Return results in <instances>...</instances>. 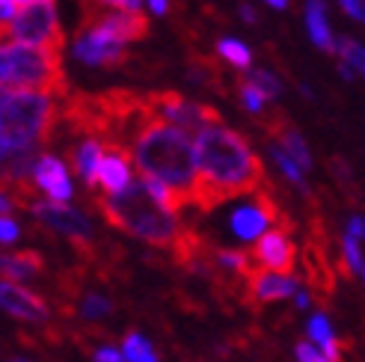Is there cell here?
<instances>
[{"label": "cell", "instance_id": "6da1fadb", "mask_svg": "<svg viewBox=\"0 0 365 362\" xmlns=\"http://www.w3.org/2000/svg\"><path fill=\"white\" fill-rule=\"evenodd\" d=\"M196 208L214 211L235 196H247L262 190L264 167L262 157L252 152L250 143L223 122H214L196 137Z\"/></svg>", "mask_w": 365, "mask_h": 362}, {"label": "cell", "instance_id": "7a4b0ae2", "mask_svg": "<svg viewBox=\"0 0 365 362\" xmlns=\"http://www.w3.org/2000/svg\"><path fill=\"white\" fill-rule=\"evenodd\" d=\"M134 164L143 178H158L170 190H175L185 205L196 202L199 164H196V140L175 125L152 116L137 131L131 143Z\"/></svg>", "mask_w": 365, "mask_h": 362}, {"label": "cell", "instance_id": "3957f363", "mask_svg": "<svg viewBox=\"0 0 365 362\" xmlns=\"http://www.w3.org/2000/svg\"><path fill=\"white\" fill-rule=\"evenodd\" d=\"M53 125H57V101L51 93L0 95V146L6 152V160L42 155V146L53 134Z\"/></svg>", "mask_w": 365, "mask_h": 362}, {"label": "cell", "instance_id": "277c9868", "mask_svg": "<svg viewBox=\"0 0 365 362\" xmlns=\"http://www.w3.org/2000/svg\"><path fill=\"white\" fill-rule=\"evenodd\" d=\"M98 211L104 214L107 223L155 247H175L181 238L178 217L160 208L140 178L119 196H101Z\"/></svg>", "mask_w": 365, "mask_h": 362}, {"label": "cell", "instance_id": "5b68a950", "mask_svg": "<svg viewBox=\"0 0 365 362\" xmlns=\"http://www.w3.org/2000/svg\"><path fill=\"white\" fill-rule=\"evenodd\" d=\"M63 57L18 42H0V95L6 93H51L66 95Z\"/></svg>", "mask_w": 365, "mask_h": 362}, {"label": "cell", "instance_id": "8992f818", "mask_svg": "<svg viewBox=\"0 0 365 362\" xmlns=\"http://www.w3.org/2000/svg\"><path fill=\"white\" fill-rule=\"evenodd\" d=\"M9 36L18 45L63 53L66 36L57 18V0H30L27 6L18 9L15 21L9 24Z\"/></svg>", "mask_w": 365, "mask_h": 362}, {"label": "cell", "instance_id": "52a82bcc", "mask_svg": "<svg viewBox=\"0 0 365 362\" xmlns=\"http://www.w3.org/2000/svg\"><path fill=\"white\" fill-rule=\"evenodd\" d=\"M145 110L163 122L175 125V128H181L190 137H199L208 125L220 122V113H217L214 107L187 101L178 93H145Z\"/></svg>", "mask_w": 365, "mask_h": 362}, {"label": "cell", "instance_id": "ba28073f", "mask_svg": "<svg viewBox=\"0 0 365 362\" xmlns=\"http://www.w3.org/2000/svg\"><path fill=\"white\" fill-rule=\"evenodd\" d=\"M270 223L285 226V217L264 190H255L250 202L235 208L229 217V229L238 241H259L264 232H270Z\"/></svg>", "mask_w": 365, "mask_h": 362}, {"label": "cell", "instance_id": "9c48e42d", "mask_svg": "<svg viewBox=\"0 0 365 362\" xmlns=\"http://www.w3.org/2000/svg\"><path fill=\"white\" fill-rule=\"evenodd\" d=\"M252 259L259 262L262 270H270V274H291V267L297 262V249L288 238V226H277L264 232L259 241H255Z\"/></svg>", "mask_w": 365, "mask_h": 362}, {"label": "cell", "instance_id": "30bf717a", "mask_svg": "<svg viewBox=\"0 0 365 362\" xmlns=\"http://www.w3.org/2000/svg\"><path fill=\"white\" fill-rule=\"evenodd\" d=\"M30 211H33L36 220H42L45 226L66 234V238H71L75 244L78 241H89V234H93V226H89L86 217L81 211H75V208L63 205V202H51V199L48 202H33Z\"/></svg>", "mask_w": 365, "mask_h": 362}, {"label": "cell", "instance_id": "8fae6325", "mask_svg": "<svg viewBox=\"0 0 365 362\" xmlns=\"http://www.w3.org/2000/svg\"><path fill=\"white\" fill-rule=\"evenodd\" d=\"M131 185H134V175H131V164H128V149L116 146V143H104L96 187H101L104 196H119Z\"/></svg>", "mask_w": 365, "mask_h": 362}, {"label": "cell", "instance_id": "7c38bea8", "mask_svg": "<svg viewBox=\"0 0 365 362\" xmlns=\"http://www.w3.org/2000/svg\"><path fill=\"white\" fill-rule=\"evenodd\" d=\"M0 309L9 312L18 321H27V324H42L48 321V306L42 297H36L33 291H27L24 285L18 282H6L0 279Z\"/></svg>", "mask_w": 365, "mask_h": 362}, {"label": "cell", "instance_id": "4fadbf2b", "mask_svg": "<svg viewBox=\"0 0 365 362\" xmlns=\"http://www.w3.org/2000/svg\"><path fill=\"white\" fill-rule=\"evenodd\" d=\"M33 185L39 187L51 202H68L71 199V181H68V172L63 167L60 157L53 155H42L39 160H36L33 167Z\"/></svg>", "mask_w": 365, "mask_h": 362}, {"label": "cell", "instance_id": "5bb4252c", "mask_svg": "<svg viewBox=\"0 0 365 362\" xmlns=\"http://www.w3.org/2000/svg\"><path fill=\"white\" fill-rule=\"evenodd\" d=\"M270 137H273V146H279L303 172L312 170V152H309L303 134L294 128V125H288L282 116H277L270 122Z\"/></svg>", "mask_w": 365, "mask_h": 362}, {"label": "cell", "instance_id": "9a60e30c", "mask_svg": "<svg viewBox=\"0 0 365 362\" xmlns=\"http://www.w3.org/2000/svg\"><path fill=\"white\" fill-rule=\"evenodd\" d=\"M250 288H252V297H259L262 303L297 297V279L285 274H270V270H255L250 276Z\"/></svg>", "mask_w": 365, "mask_h": 362}, {"label": "cell", "instance_id": "2e32d148", "mask_svg": "<svg viewBox=\"0 0 365 362\" xmlns=\"http://www.w3.org/2000/svg\"><path fill=\"white\" fill-rule=\"evenodd\" d=\"M75 57L86 66H119L128 60V51L119 45H101L96 39H89L86 33H81L75 39Z\"/></svg>", "mask_w": 365, "mask_h": 362}, {"label": "cell", "instance_id": "e0dca14e", "mask_svg": "<svg viewBox=\"0 0 365 362\" xmlns=\"http://www.w3.org/2000/svg\"><path fill=\"white\" fill-rule=\"evenodd\" d=\"M42 256L39 252H9V256H0V279L6 282H18V279H30L36 274H42Z\"/></svg>", "mask_w": 365, "mask_h": 362}, {"label": "cell", "instance_id": "ac0fdd59", "mask_svg": "<svg viewBox=\"0 0 365 362\" xmlns=\"http://www.w3.org/2000/svg\"><path fill=\"white\" fill-rule=\"evenodd\" d=\"M306 30L309 39L315 42V48L333 53L336 51V39L330 33V21H327V4L324 0H309L306 4Z\"/></svg>", "mask_w": 365, "mask_h": 362}, {"label": "cell", "instance_id": "d6986e66", "mask_svg": "<svg viewBox=\"0 0 365 362\" xmlns=\"http://www.w3.org/2000/svg\"><path fill=\"white\" fill-rule=\"evenodd\" d=\"M104 155V143L96 137H86L81 143V149L71 152V160H75V170L81 172V178L86 181L89 187H96V175H98V164Z\"/></svg>", "mask_w": 365, "mask_h": 362}, {"label": "cell", "instance_id": "ffe728a7", "mask_svg": "<svg viewBox=\"0 0 365 362\" xmlns=\"http://www.w3.org/2000/svg\"><path fill=\"white\" fill-rule=\"evenodd\" d=\"M309 338L315 341L318 351H324V356L330 362H339V341L330 330V321L324 315H312V321H309Z\"/></svg>", "mask_w": 365, "mask_h": 362}, {"label": "cell", "instance_id": "44dd1931", "mask_svg": "<svg viewBox=\"0 0 365 362\" xmlns=\"http://www.w3.org/2000/svg\"><path fill=\"white\" fill-rule=\"evenodd\" d=\"M270 157H273V164H277V167L282 170V175L291 181V185H294L303 196H309V185H306V178H303V170L294 164V160H291L279 146H270Z\"/></svg>", "mask_w": 365, "mask_h": 362}, {"label": "cell", "instance_id": "7402d4cb", "mask_svg": "<svg viewBox=\"0 0 365 362\" xmlns=\"http://www.w3.org/2000/svg\"><path fill=\"white\" fill-rule=\"evenodd\" d=\"M122 356L125 362H158L152 345L145 341L140 333H128L125 341H122Z\"/></svg>", "mask_w": 365, "mask_h": 362}, {"label": "cell", "instance_id": "603a6c76", "mask_svg": "<svg viewBox=\"0 0 365 362\" xmlns=\"http://www.w3.org/2000/svg\"><path fill=\"white\" fill-rule=\"evenodd\" d=\"M217 53H220L226 63H232L235 68H250V60H252L250 48L238 39H223L220 45H217Z\"/></svg>", "mask_w": 365, "mask_h": 362}, {"label": "cell", "instance_id": "cb8c5ba5", "mask_svg": "<svg viewBox=\"0 0 365 362\" xmlns=\"http://www.w3.org/2000/svg\"><path fill=\"white\" fill-rule=\"evenodd\" d=\"M336 51H339V57H341V63H348L354 71H362V78H365V48L362 45H356L354 39H339L336 42Z\"/></svg>", "mask_w": 365, "mask_h": 362}, {"label": "cell", "instance_id": "d4e9b609", "mask_svg": "<svg viewBox=\"0 0 365 362\" xmlns=\"http://www.w3.org/2000/svg\"><path fill=\"white\" fill-rule=\"evenodd\" d=\"M247 81H250L252 86H259L267 98H273V95H279V93H282L279 78L273 75V71H267V68H252V71H247Z\"/></svg>", "mask_w": 365, "mask_h": 362}, {"label": "cell", "instance_id": "484cf974", "mask_svg": "<svg viewBox=\"0 0 365 362\" xmlns=\"http://www.w3.org/2000/svg\"><path fill=\"white\" fill-rule=\"evenodd\" d=\"M241 104L247 107L250 113H255V116H259V113L264 110V104H267V95L262 93L259 86H252L247 78H241Z\"/></svg>", "mask_w": 365, "mask_h": 362}, {"label": "cell", "instance_id": "4316f807", "mask_svg": "<svg viewBox=\"0 0 365 362\" xmlns=\"http://www.w3.org/2000/svg\"><path fill=\"white\" fill-rule=\"evenodd\" d=\"M341 264H344V270H351V274H362V252H359V241H354L351 234H344L341 238Z\"/></svg>", "mask_w": 365, "mask_h": 362}, {"label": "cell", "instance_id": "83f0119b", "mask_svg": "<svg viewBox=\"0 0 365 362\" xmlns=\"http://www.w3.org/2000/svg\"><path fill=\"white\" fill-rule=\"evenodd\" d=\"M81 312H83V318H104L107 312H110V303H107L104 297H98V294H86L83 303H81Z\"/></svg>", "mask_w": 365, "mask_h": 362}, {"label": "cell", "instance_id": "f1b7e54d", "mask_svg": "<svg viewBox=\"0 0 365 362\" xmlns=\"http://www.w3.org/2000/svg\"><path fill=\"white\" fill-rule=\"evenodd\" d=\"M294 353H297V359H300V362H330V359H327V356L312 345V341H300Z\"/></svg>", "mask_w": 365, "mask_h": 362}, {"label": "cell", "instance_id": "f546056e", "mask_svg": "<svg viewBox=\"0 0 365 362\" xmlns=\"http://www.w3.org/2000/svg\"><path fill=\"white\" fill-rule=\"evenodd\" d=\"M89 4H98V6H113L119 12H140L143 0H89Z\"/></svg>", "mask_w": 365, "mask_h": 362}, {"label": "cell", "instance_id": "4dcf8cb0", "mask_svg": "<svg viewBox=\"0 0 365 362\" xmlns=\"http://www.w3.org/2000/svg\"><path fill=\"white\" fill-rule=\"evenodd\" d=\"M18 241V223L12 217H0V244H12Z\"/></svg>", "mask_w": 365, "mask_h": 362}, {"label": "cell", "instance_id": "1f68e13d", "mask_svg": "<svg viewBox=\"0 0 365 362\" xmlns=\"http://www.w3.org/2000/svg\"><path fill=\"white\" fill-rule=\"evenodd\" d=\"M339 4L354 21H365V0H339Z\"/></svg>", "mask_w": 365, "mask_h": 362}, {"label": "cell", "instance_id": "d6a6232c", "mask_svg": "<svg viewBox=\"0 0 365 362\" xmlns=\"http://www.w3.org/2000/svg\"><path fill=\"white\" fill-rule=\"evenodd\" d=\"M15 15H18V4H15V0H0V27L12 24Z\"/></svg>", "mask_w": 365, "mask_h": 362}, {"label": "cell", "instance_id": "836d02e7", "mask_svg": "<svg viewBox=\"0 0 365 362\" xmlns=\"http://www.w3.org/2000/svg\"><path fill=\"white\" fill-rule=\"evenodd\" d=\"M348 234L354 241H365V220L362 217H351V223H348Z\"/></svg>", "mask_w": 365, "mask_h": 362}, {"label": "cell", "instance_id": "e575fe53", "mask_svg": "<svg viewBox=\"0 0 365 362\" xmlns=\"http://www.w3.org/2000/svg\"><path fill=\"white\" fill-rule=\"evenodd\" d=\"M96 362H125V356L113 348H101V351H96Z\"/></svg>", "mask_w": 365, "mask_h": 362}, {"label": "cell", "instance_id": "d590c367", "mask_svg": "<svg viewBox=\"0 0 365 362\" xmlns=\"http://www.w3.org/2000/svg\"><path fill=\"white\" fill-rule=\"evenodd\" d=\"M149 9H152L155 15H167V9H170V0H149Z\"/></svg>", "mask_w": 365, "mask_h": 362}, {"label": "cell", "instance_id": "8d00e7d4", "mask_svg": "<svg viewBox=\"0 0 365 362\" xmlns=\"http://www.w3.org/2000/svg\"><path fill=\"white\" fill-rule=\"evenodd\" d=\"M241 15L247 18V21H250V24H255V21H259V12H255V9L250 6V4H244V6H241Z\"/></svg>", "mask_w": 365, "mask_h": 362}, {"label": "cell", "instance_id": "74e56055", "mask_svg": "<svg viewBox=\"0 0 365 362\" xmlns=\"http://www.w3.org/2000/svg\"><path fill=\"white\" fill-rule=\"evenodd\" d=\"M9 211H12V199L0 193V217H9Z\"/></svg>", "mask_w": 365, "mask_h": 362}, {"label": "cell", "instance_id": "f35d334b", "mask_svg": "<svg viewBox=\"0 0 365 362\" xmlns=\"http://www.w3.org/2000/svg\"><path fill=\"white\" fill-rule=\"evenodd\" d=\"M339 71H341V78H344V81H354V68H351L348 63H339Z\"/></svg>", "mask_w": 365, "mask_h": 362}, {"label": "cell", "instance_id": "ab89813d", "mask_svg": "<svg viewBox=\"0 0 365 362\" xmlns=\"http://www.w3.org/2000/svg\"><path fill=\"white\" fill-rule=\"evenodd\" d=\"M294 303H297V309H306V306H309V294H306V291H297Z\"/></svg>", "mask_w": 365, "mask_h": 362}, {"label": "cell", "instance_id": "60d3db41", "mask_svg": "<svg viewBox=\"0 0 365 362\" xmlns=\"http://www.w3.org/2000/svg\"><path fill=\"white\" fill-rule=\"evenodd\" d=\"M267 4H270L273 9H285V6H288V0H267Z\"/></svg>", "mask_w": 365, "mask_h": 362}, {"label": "cell", "instance_id": "b9f144b4", "mask_svg": "<svg viewBox=\"0 0 365 362\" xmlns=\"http://www.w3.org/2000/svg\"><path fill=\"white\" fill-rule=\"evenodd\" d=\"M15 4H18V6H27V4H30V0H15Z\"/></svg>", "mask_w": 365, "mask_h": 362}, {"label": "cell", "instance_id": "7bdbcfd3", "mask_svg": "<svg viewBox=\"0 0 365 362\" xmlns=\"http://www.w3.org/2000/svg\"><path fill=\"white\" fill-rule=\"evenodd\" d=\"M362 276H365V267H362Z\"/></svg>", "mask_w": 365, "mask_h": 362}]
</instances>
